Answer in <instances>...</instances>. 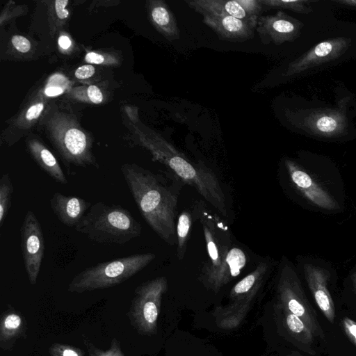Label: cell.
<instances>
[{
    "instance_id": "1",
    "label": "cell",
    "mask_w": 356,
    "mask_h": 356,
    "mask_svg": "<svg viewBox=\"0 0 356 356\" xmlns=\"http://www.w3.org/2000/svg\"><path fill=\"white\" fill-rule=\"evenodd\" d=\"M330 0H316L296 54L280 76L292 80L309 76L356 59V22L338 19Z\"/></svg>"
},
{
    "instance_id": "2",
    "label": "cell",
    "mask_w": 356,
    "mask_h": 356,
    "mask_svg": "<svg viewBox=\"0 0 356 356\" xmlns=\"http://www.w3.org/2000/svg\"><path fill=\"white\" fill-rule=\"evenodd\" d=\"M286 125L297 134L320 141L356 139V95L343 83H334L328 97L313 93L284 107Z\"/></svg>"
},
{
    "instance_id": "3",
    "label": "cell",
    "mask_w": 356,
    "mask_h": 356,
    "mask_svg": "<svg viewBox=\"0 0 356 356\" xmlns=\"http://www.w3.org/2000/svg\"><path fill=\"white\" fill-rule=\"evenodd\" d=\"M127 186L148 225L165 242L176 241L177 195L149 170L136 164L121 167Z\"/></svg>"
},
{
    "instance_id": "4",
    "label": "cell",
    "mask_w": 356,
    "mask_h": 356,
    "mask_svg": "<svg viewBox=\"0 0 356 356\" xmlns=\"http://www.w3.org/2000/svg\"><path fill=\"white\" fill-rule=\"evenodd\" d=\"M153 159L167 168L184 184L193 187L223 216H227L225 196L216 175L202 164L190 161L172 145L156 137L145 143Z\"/></svg>"
},
{
    "instance_id": "5",
    "label": "cell",
    "mask_w": 356,
    "mask_h": 356,
    "mask_svg": "<svg viewBox=\"0 0 356 356\" xmlns=\"http://www.w3.org/2000/svg\"><path fill=\"white\" fill-rule=\"evenodd\" d=\"M74 229L91 241L106 245L125 244L142 232L140 224L128 209L104 202L92 204Z\"/></svg>"
},
{
    "instance_id": "6",
    "label": "cell",
    "mask_w": 356,
    "mask_h": 356,
    "mask_svg": "<svg viewBox=\"0 0 356 356\" xmlns=\"http://www.w3.org/2000/svg\"><path fill=\"white\" fill-rule=\"evenodd\" d=\"M202 222L209 259L202 269L201 280L208 289L217 292L240 273L246 256L239 248L232 247L227 234L221 236L227 229L221 222L216 228L211 217Z\"/></svg>"
},
{
    "instance_id": "7",
    "label": "cell",
    "mask_w": 356,
    "mask_h": 356,
    "mask_svg": "<svg viewBox=\"0 0 356 356\" xmlns=\"http://www.w3.org/2000/svg\"><path fill=\"white\" fill-rule=\"evenodd\" d=\"M155 257L152 252L136 253L97 263L76 274L70 282L67 291L82 293L113 287L141 271Z\"/></svg>"
},
{
    "instance_id": "8",
    "label": "cell",
    "mask_w": 356,
    "mask_h": 356,
    "mask_svg": "<svg viewBox=\"0 0 356 356\" xmlns=\"http://www.w3.org/2000/svg\"><path fill=\"white\" fill-rule=\"evenodd\" d=\"M167 289L165 276L145 282L136 288L128 317L140 334L152 335L156 332L161 300Z\"/></svg>"
},
{
    "instance_id": "9",
    "label": "cell",
    "mask_w": 356,
    "mask_h": 356,
    "mask_svg": "<svg viewBox=\"0 0 356 356\" xmlns=\"http://www.w3.org/2000/svg\"><path fill=\"white\" fill-rule=\"evenodd\" d=\"M279 305L299 317L315 337H324L317 316L307 298L294 270L289 265L282 266L277 289Z\"/></svg>"
},
{
    "instance_id": "10",
    "label": "cell",
    "mask_w": 356,
    "mask_h": 356,
    "mask_svg": "<svg viewBox=\"0 0 356 356\" xmlns=\"http://www.w3.org/2000/svg\"><path fill=\"white\" fill-rule=\"evenodd\" d=\"M307 15L294 17L279 10L274 15L259 17L256 31L263 44L298 46L306 26Z\"/></svg>"
},
{
    "instance_id": "11",
    "label": "cell",
    "mask_w": 356,
    "mask_h": 356,
    "mask_svg": "<svg viewBox=\"0 0 356 356\" xmlns=\"http://www.w3.org/2000/svg\"><path fill=\"white\" fill-rule=\"evenodd\" d=\"M21 250L28 280L34 285L40 274L45 244L40 221L28 210L20 228Z\"/></svg>"
},
{
    "instance_id": "12",
    "label": "cell",
    "mask_w": 356,
    "mask_h": 356,
    "mask_svg": "<svg viewBox=\"0 0 356 356\" xmlns=\"http://www.w3.org/2000/svg\"><path fill=\"white\" fill-rule=\"evenodd\" d=\"M284 165L293 186L303 197L320 207H334L336 202L326 191L314 184V180L305 167L291 159H286Z\"/></svg>"
},
{
    "instance_id": "13",
    "label": "cell",
    "mask_w": 356,
    "mask_h": 356,
    "mask_svg": "<svg viewBox=\"0 0 356 356\" xmlns=\"http://www.w3.org/2000/svg\"><path fill=\"white\" fill-rule=\"evenodd\" d=\"M202 22L222 40L242 42L252 39L257 24L226 16L204 15Z\"/></svg>"
},
{
    "instance_id": "14",
    "label": "cell",
    "mask_w": 356,
    "mask_h": 356,
    "mask_svg": "<svg viewBox=\"0 0 356 356\" xmlns=\"http://www.w3.org/2000/svg\"><path fill=\"white\" fill-rule=\"evenodd\" d=\"M54 215L64 225L75 227L91 207L85 199L55 192L49 200Z\"/></svg>"
},
{
    "instance_id": "15",
    "label": "cell",
    "mask_w": 356,
    "mask_h": 356,
    "mask_svg": "<svg viewBox=\"0 0 356 356\" xmlns=\"http://www.w3.org/2000/svg\"><path fill=\"white\" fill-rule=\"evenodd\" d=\"M305 275L316 304L327 320L333 323L335 319L334 303L330 293L328 274L320 267H305Z\"/></svg>"
},
{
    "instance_id": "16",
    "label": "cell",
    "mask_w": 356,
    "mask_h": 356,
    "mask_svg": "<svg viewBox=\"0 0 356 356\" xmlns=\"http://www.w3.org/2000/svg\"><path fill=\"white\" fill-rule=\"evenodd\" d=\"M188 6L204 15L232 16L237 19L257 24V17L249 15L236 0H186Z\"/></svg>"
},
{
    "instance_id": "17",
    "label": "cell",
    "mask_w": 356,
    "mask_h": 356,
    "mask_svg": "<svg viewBox=\"0 0 356 356\" xmlns=\"http://www.w3.org/2000/svg\"><path fill=\"white\" fill-rule=\"evenodd\" d=\"M268 268L269 264L267 262H261L237 282L229 293L231 302L251 304L262 284Z\"/></svg>"
},
{
    "instance_id": "18",
    "label": "cell",
    "mask_w": 356,
    "mask_h": 356,
    "mask_svg": "<svg viewBox=\"0 0 356 356\" xmlns=\"http://www.w3.org/2000/svg\"><path fill=\"white\" fill-rule=\"evenodd\" d=\"M150 6V17L159 31L169 41L179 39L177 19L168 5L163 1H156Z\"/></svg>"
},
{
    "instance_id": "19",
    "label": "cell",
    "mask_w": 356,
    "mask_h": 356,
    "mask_svg": "<svg viewBox=\"0 0 356 356\" xmlns=\"http://www.w3.org/2000/svg\"><path fill=\"white\" fill-rule=\"evenodd\" d=\"M281 309L284 314V326L288 334L300 348L314 355L316 352L313 345L315 336L311 330L299 317L289 311Z\"/></svg>"
},
{
    "instance_id": "20",
    "label": "cell",
    "mask_w": 356,
    "mask_h": 356,
    "mask_svg": "<svg viewBox=\"0 0 356 356\" xmlns=\"http://www.w3.org/2000/svg\"><path fill=\"white\" fill-rule=\"evenodd\" d=\"M250 307V304L231 302L225 307H216L213 312V316L218 327L223 330H233L242 323Z\"/></svg>"
},
{
    "instance_id": "21",
    "label": "cell",
    "mask_w": 356,
    "mask_h": 356,
    "mask_svg": "<svg viewBox=\"0 0 356 356\" xmlns=\"http://www.w3.org/2000/svg\"><path fill=\"white\" fill-rule=\"evenodd\" d=\"M31 152L40 168L54 181L66 184L68 181L54 154L38 143L30 144Z\"/></svg>"
},
{
    "instance_id": "22",
    "label": "cell",
    "mask_w": 356,
    "mask_h": 356,
    "mask_svg": "<svg viewBox=\"0 0 356 356\" xmlns=\"http://www.w3.org/2000/svg\"><path fill=\"white\" fill-rule=\"evenodd\" d=\"M25 330V323L20 315L15 312L5 313L0 323L1 348L10 350Z\"/></svg>"
},
{
    "instance_id": "23",
    "label": "cell",
    "mask_w": 356,
    "mask_h": 356,
    "mask_svg": "<svg viewBox=\"0 0 356 356\" xmlns=\"http://www.w3.org/2000/svg\"><path fill=\"white\" fill-rule=\"evenodd\" d=\"M192 226L191 213L188 211H183L179 214L176 225L177 256L179 260H182L185 254Z\"/></svg>"
},
{
    "instance_id": "24",
    "label": "cell",
    "mask_w": 356,
    "mask_h": 356,
    "mask_svg": "<svg viewBox=\"0 0 356 356\" xmlns=\"http://www.w3.org/2000/svg\"><path fill=\"white\" fill-rule=\"evenodd\" d=\"M268 8L288 10L298 15H307L313 11L316 0H259Z\"/></svg>"
},
{
    "instance_id": "25",
    "label": "cell",
    "mask_w": 356,
    "mask_h": 356,
    "mask_svg": "<svg viewBox=\"0 0 356 356\" xmlns=\"http://www.w3.org/2000/svg\"><path fill=\"white\" fill-rule=\"evenodd\" d=\"M14 188L8 172L0 179V227H2L11 205Z\"/></svg>"
},
{
    "instance_id": "26",
    "label": "cell",
    "mask_w": 356,
    "mask_h": 356,
    "mask_svg": "<svg viewBox=\"0 0 356 356\" xmlns=\"http://www.w3.org/2000/svg\"><path fill=\"white\" fill-rule=\"evenodd\" d=\"M83 341L89 356H124L121 350L120 342L116 339L112 340L111 346L106 350L97 348L86 339Z\"/></svg>"
},
{
    "instance_id": "27",
    "label": "cell",
    "mask_w": 356,
    "mask_h": 356,
    "mask_svg": "<svg viewBox=\"0 0 356 356\" xmlns=\"http://www.w3.org/2000/svg\"><path fill=\"white\" fill-rule=\"evenodd\" d=\"M49 352L51 356H84V353L81 349L59 343H53Z\"/></svg>"
},
{
    "instance_id": "28",
    "label": "cell",
    "mask_w": 356,
    "mask_h": 356,
    "mask_svg": "<svg viewBox=\"0 0 356 356\" xmlns=\"http://www.w3.org/2000/svg\"><path fill=\"white\" fill-rule=\"evenodd\" d=\"M236 1L252 17L259 18L264 10V6L259 0H236Z\"/></svg>"
},
{
    "instance_id": "29",
    "label": "cell",
    "mask_w": 356,
    "mask_h": 356,
    "mask_svg": "<svg viewBox=\"0 0 356 356\" xmlns=\"http://www.w3.org/2000/svg\"><path fill=\"white\" fill-rule=\"evenodd\" d=\"M342 325L345 332L353 343L356 346V322L345 317L342 320Z\"/></svg>"
},
{
    "instance_id": "30",
    "label": "cell",
    "mask_w": 356,
    "mask_h": 356,
    "mask_svg": "<svg viewBox=\"0 0 356 356\" xmlns=\"http://www.w3.org/2000/svg\"><path fill=\"white\" fill-rule=\"evenodd\" d=\"M12 43L17 50L22 53L29 51L31 48L29 40L21 35H14L12 38Z\"/></svg>"
},
{
    "instance_id": "31",
    "label": "cell",
    "mask_w": 356,
    "mask_h": 356,
    "mask_svg": "<svg viewBox=\"0 0 356 356\" xmlns=\"http://www.w3.org/2000/svg\"><path fill=\"white\" fill-rule=\"evenodd\" d=\"M95 67L90 65H85L79 67L75 71V76L79 79H87L95 74Z\"/></svg>"
},
{
    "instance_id": "32",
    "label": "cell",
    "mask_w": 356,
    "mask_h": 356,
    "mask_svg": "<svg viewBox=\"0 0 356 356\" xmlns=\"http://www.w3.org/2000/svg\"><path fill=\"white\" fill-rule=\"evenodd\" d=\"M88 96L90 100L95 104H99L103 99V95L101 90L96 86L93 85L88 87Z\"/></svg>"
},
{
    "instance_id": "33",
    "label": "cell",
    "mask_w": 356,
    "mask_h": 356,
    "mask_svg": "<svg viewBox=\"0 0 356 356\" xmlns=\"http://www.w3.org/2000/svg\"><path fill=\"white\" fill-rule=\"evenodd\" d=\"M67 3V0H56L55 1L56 14L61 19H65L68 16V10L65 9V6Z\"/></svg>"
},
{
    "instance_id": "34",
    "label": "cell",
    "mask_w": 356,
    "mask_h": 356,
    "mask_svg": "<svg viewBox=\"0 0 356 356\" xmlns=\"http://www.w3.org/2000/svg\"><path fill=\"white\" fill-rule=\"evenodd\" d=\"M43 108L44 105L42 103H38L31 106L26 112V119L29 120H32L37 118L42 113Z\"/></svg>"
},
{
    "instance_id": "35",
    "label": "cell",
    "mask_w": 356,
    "mask_h": 356,
    "mask_svg": "<svg viewBox=\"0 0 356 356\" xmlns=\"http://www.w3.org/2000/svg\"><path fill=\"white\" fill-rule=\"evenodd\" d=\"M334 7L356 9V0H330Z\"/></svg>"
},
{
    "instance_id": "36",
    "label": "cell",
    "mask_w": 356,
    "mask_h": 356,
    "mask_svg": "<svg viewBox=\"0 0 356 356\" xmlns=\"http://www.w3.org/2000/svg\"><path fill=\"white\" fill-rule=\"evenodd\" d=\"M86 62L94 64H101L104 62V58L102 55L95 52H89L85 57Z\"/></svg>"
},
{
    "instance_id": "37",
    "label": "cell",
    "mask_w": 356,
    "mask_h": 356,
    "mask_svg": "<svg viewBox=\"0 0 356 356\" xmlns=\"http://www.w3.org/2000/svg\"><path fill=\"white\" fill-rule=\"evenodd\" d=\"M63 92V89L60 87H48L45 89L44 93L47 96L54 97L58 96Z\"/></svg>"
},
{
    "instance_id": "38",
    "label": "cell",
    "mask_w": 356,
    "mask_h": 356,
    "mask_svg": "<svg viewBox=\"0 0 356 356\" xmlns=\"http://www.w3.org/2000/svg\"><path fill=\"white\" fill-rule=\"evenodd\" d=\"M71 40L70 38L65 35H61L58 39V44L59 46L63 49H67L71 46Z\"/></svg>"
},
{
    "instance_id": "39",
    "label": "cell",
    "mask_w": 356,
    "mask_h": 356,
    "mask_svg": "<svg viewBox=\"0 0 356 356\" xmlns=\"http://www.w3.org/2000/svg\"><path fill=\"white\" fill-rule=\"evenodd\" d=\"M354 286L356 291V277L354 279Z\"/></svg>"
},
{
    "instance_id": "40",
    "label": "cell",
    "mask_w": 356,
    "mask_h": 356,
    "mask_svg": "<svg viewBox=\"0 0 356 356\" xmlns=\"http://www.w3.org/2000/svg\"><path fill=\"white\" fill-rule=\"evenodd\" d=\"M289 356H302V355H289Z\"/></svg>"
}]
</instances>
